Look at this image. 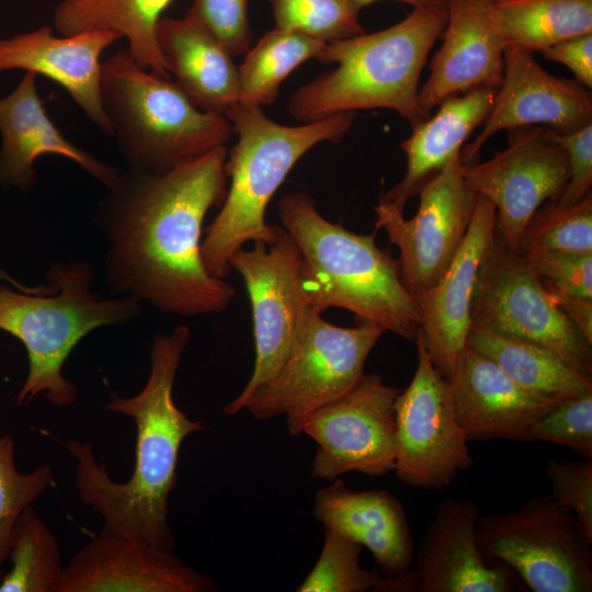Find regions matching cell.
<instances>
[{
    "instance_id": "obj_1",
    "label": "cell",
    "mask_w": 592,
    "mask_h": 592,
    "mask_svg": "<svg viewBox=\"0 0 592 592\" xmlns=\"http://www.w3.org/2000/svg\"><path fill=\"white\" fill-rule=\"evenodd\" d=\"M227 153L220 146L159 174L121 169L93 218L106 244L111 295L181 317L228 308L235 289L210 275L201 255L205 216L226 197Z\"/></svg>"
},
{
    "instance_id": "obj_2",
    "label": "cell",
    "mask_w": 592,
    "mask_h": 592,
    "mask_svg": "<svg viewBox=\"0 0 592 592\" xmlns=\"http://www.w3.org/2000/svg\"><path fill=\"white\" fill-rule=\"evenodd\" d=\"M190 340L186 326H178L169 334L156 333L149 353L150 373L143 389L128 398L110 391L104 408L130 417L137 429L136 462L127 481L110 478L90 443H65L76 459L75 487L80 500L101 514L102 532L140 537L167 551L174 549L168 502L177 482L180 448L190 434L205 429L173 399L175 376Z\"/></svg>"
},
{
    "instance_id": "obj_3",
    "label": "cell",
    "mask_w": 592,
    "mask_h": 592,
    "mask_svg": "<svg viewBox=\"0 0 592 592\" xmlns=\"http://www.w3.org/2000/svg\"><path fill=\"white\" fill-rule=\"evenodd\" d=\"M446 21V5L415 8L387 29L327 44L317 59L335 67L297 89L288 112L304 123L373 109L392 110L410 125L426 118L420 76Z\"/></svg>"
},
{
    "instance_id": "obj_4",
    "label": "cell",
    "mask_w": 592,
    "mask_h": 592,
    "mask_svg": "<svg viewBox=\"0 0 592 592\" xmlns=\"http://www.w3.org/2000/svg\"><path fill=\"white\" fill-rule=\"evenodd\" d=\"M278 214L300 251L309 306L320 312L342 308L358 321L376 323L415 341L420 330L418 303L405 286L389 249L377 246L375 232L355 234L330 223L305 192L284 195Z\"/></svg>"
},
{
    "instance_id": "obj_5",
    "label": "cell",
    "mask_w": 592,
    "mask_h": 592,
    "mask_svg": "<svg viewBox=\"0 0 592 592\" xmlns=\"http://www.w3.org/2000/svg\"><path fill=\"white\" fill-rule=\"evenodd\" d=\"M238 135L226 160L229 187L220 210L205 228L201 255L207 272L229 275V259L244 243L271 242L276 225L265 210L297 161L316 145L339 143L350 130L355 112L329 115L299 126L278 124L260 106L234 104L224 114Z\"/></svg>"
},
{
    "instance_id": "obj_6",
    "label": "cell",
    "mask_w": 592,
    "mask_h": 592,
    "mask_svg": "<svg viewBox=\"0 0 592 592\" xmlns=\"http://www.w3.org/2000/svg\"><path fill=\"white\" fill-rule=\"evenodd\" d=\"M45 283L38 293L0 286V330L23 343L29 361L16 406L41 394L54 406L75 403L77 387L61 372L71 351L93 330L125 325L144 310L134 298L101 294L95 270L84 260L52 262Z\"/></svg>"
},
{
    "instance_id": "obj_7",
    "label": "cell",
    "mask_w": 592,
    "mask_h": 592,
    "mask_svg": "<svg viewBox=\"0 0 592 592\" xmlns=\"http://www.w3.org/2000/svg\"><path fill=\"white\" fill-rule=\"evenodd\" d=\"M101 99L126 169L159 174L225 146L234 132L219 113L197 107L168 78L141 68L127 48L102 61Z\"/></svg>"
},
{
    "instance_id": "obj_8",
    "label": "cell",
    "mask_w": 592,
    "mask_h": 592,
    "mask_svg": "<svg viewBox=\"0 0 592 592\" xmlns=\"http://www.w3.org/2000/svg\"><path fill=\"white\" fill-rule=\"evenodd\" d=\"M384 332L383 327L368 321H358L353 328L334 326L310 306L283 365L249 396L243 409L260 421L283 415L288 433L299 435L317 409L360 380Z\"/></svg>"
},
{
    "instance_id": "obj_9",
    "label": "cell",
    "mask_w": 592,
    "mask_h": 592,
    "mask_svg": "<svg viewBox=\"0 0 592 592\" xmlns=\"http://www.w3.org/2000/svg\"><path fill=\"white\" fill-rule=\"evenodd\" d=\"M482 554L505 563L534 592H591L592 540L550 493L479 516Z\"/></svg>"
},
{
    "instance_id": "obj_10",
    "label": "cell",
    "mask_w": 592,
    "mask_h": 592,
    "mask_svg": "<svg viewBox=\"0 0 592 592\" xmlns=\"http://www.w3.org/2000/svg\"><path fill=\"white\" fill-rule=\"evenodd\" d=\"M470 327L537 344L592 378V343L555 305L539 276L497 229L477 274Z\"/></svg>"
},
{
    "instance_id": "obj_11",
    "label": "cell",
    "mask_w": 592,
    "mask_h": 592,
    "mask_svg": "<svg viewBox=\"0 0 592 592\" xmlns=\"http://www.w3.org/2000/svg\"><path fill=\"white\" fill-rule=\"evenodd\" d=\"M244 282L253 320L254 367L242 391L224 412L237 414L249 396L281 368L306 321L303 258L293 237L281 226L271 242L255 241L229 259Z\"/></svg>"
},
{
    "instance_id": "obj_12",
    "label": "cell",
    "mask_w": 592,
    "mask_h": 592,
    "mask_svg": "<svg viewBox=\"0 0 592 592\" xmlns=\"http://www.w3.org/2000/svg\"><path fill=\"white\" fill-rule=\"evenodd\" d=\"M418 365L395 401V474L405 485L444 488L473 467L468 441L456 419L449 382L435 368L421 330Z\"/></svg>"
},
{
    "instance_id": "obj_13",
    "label": "cell",
    "mask_w": 592,
    "mask_h": 592,
    "mask_svg": "<svg viewBox=\"0 0 592 592\" xmlns=\"http://www.w3.org/2000/svg\"><path fill=\"white\" fill-rule=\"evenodd\" d=\"M418 195V210L411 219L383 198L374 207L376 229H384L398 248L400 275L415 300L444 273L473 218L477 194L464 179L460 152L428 179Z\"/></svg>"
},
{
    "instance_id": "obj_14",
    "label": "cell",
    "mask_w": 592,
    "mask_h": 592,
    "mask_svg": "<svg viewBox=\"0 0 592 592\" xmlns=\"http://www.w3.org/2000/svg\"><path fill=\"white\" fill-rule=\"evenodd\" d=\"M399 392L379 375L364 373L349 391L317 409L301 430L318 444L311 476L332 481L351 471L373 477L394 471Z\"/></svg>"
},
{
    "instance_id": "obj_15",
    "label": "cell",
    "mask_w": 592,
    "mask_h": 592,
    "mask_svg": "<svg viewBox=\"0 0 592 592\" xmlns=\"http://www.w3.org/2000/svg\"><path fill=\"white\" fill-rule=\"evenodd\" d=\"M509 132V146L483 162L463 163L469 189L490 201L497 212V231L517 250L522 232L544 203L557 200L569 180L565 150L546 126Z\"/></svg>"
},
{
    "instance_id": "obj_16",
    "label": "cell",
    "mask_w": 592,
    "mask_h": 592,
    "mask_svg": "<svg viewBox=\"0 0 592 592\" xmlns=\"http://www.w3.org/2000/svg\"><path fill=\"white\" fill-rule=\"evenodd\" d=\"M590 123L592 95L587 88L544 70L533 50L506 45L492 107L479 135L460 151V160L473 162L487 140L501 130L542 125L566 133Z\"/></svg>"
},
{
    "instance_id": "obj_17",
    "label": "cell",
    "mask_w": 592,
    "mask_h": 592,
    "mask_svg": "<svg viewBox=\"0 0 592 592\" xmlns=\"http://www.w3.org/2000/svg\"><path fill=\"white\" fill-rule=\"evenodd\" d=\"M213 579L140 537L101 532L80 548L58 592H210Z\"/></svg>"
},
{
    "instance_id": "obj_18",
    "label": "cell",
    "mask_w": 592,
    "mask_h": 592,
    "mask_svg": "<svg viewBox=\"0 0 592 592\" xmlns=\"http://www.w3.org/2000/svg\"><path fill=\"white\" fill-rule=\"evenodd\" d=\"M478 505L445 499L415 549L410 569L414 592H509L515 577L503 562L490 563L477 534Z\"/></svg>"
},
{
    "instance_id": "obj_19",
    "label": "cell",
    "mask_w": 592,
    "mask_h": 592,
    "mask_svg": "<svg viewBox=\"0 0 592 592\" xmlns=\"http://www.w3.org/2000/svg\"><path fill=\"white\" fill-rule=\"evenodd\" d=\"M456 419L467 441H532L536 422L559 401L515 383L466 344L448 379Z\"/></svg>"
},
{
    "instance_id": "obj_20",
    "label": "cell",
    "mask_w": 592,
    "mask_h": 592,
    "mask_svg": "<svg viewBox=\"0 0 592 592\" xmlns=\"http://www.w3.org/2000/svg\"><path fill=\"white\" fill-rule=\"evenodd\" d=\"M497 212L477 195L467 234L437 282L417 299L420 330L435 368L448 380L466 345L478 271L492 244Z\"/></svg>"
},
{
    "instance_id": "obj_21",
    "label": "cell",
    "mask_w": 592,
    "mask_h": 592,
    "mask_svg": "<svg viewBox=\"0 0 592 592\" xmlns=\"http://www.w3.org/2000/svg\"><path fill=\"white\" fill-rule=\"evenodd\" d=\"M446 11L442 45L419 90L425 117L447 98L475 89L498 90L503 77L506 43L491 19L489 3L446 0Z\"/></svg>"
},
{
    "instance_id": "obj_22",
    "label": "cell",
    "mask_w": 592,
    "mask_h": 592,
    "mask_svg": "<svg viewBox=\"0 0 592 592\" xmlns=\"http://www.w3.org/2000/svg\"><path fill=\"white\" fill-rule=\"evenodd\" d=\"M122 39L114 32H83L55 36L53 29L35 30L0 38V72L24 70L62 87L101 132L111 136L101 99L102 54Z\"/></svg>"
},
{
    "instance_id": "obj_23",
    "label": "cell",
    "mask_w": 592,
    "mask_h": 592,
    "mask_svg": "<svg viewBox=\"0 0 592 592\" xmlns=\"http://www.w3.org/2000/svg\"><path fill=\"white\" fill-rule=\"evenodd\" d=\"M36 78L35 73L25 72L13 90L0 98V183L31 191L37 179L36 160L55 155L76 162L105 189L111 186L121 169L66 138L44 107Z\"/></svg>"
},
{
    "instance_id": "obj_24",
    "label": "cell",
    "mask_w": 592,
    "mask_h": 592,
    "mask_svg": "<svg viewBox=\"0 0 592 592\" xmlns=\"http://www.w3.org/2000/svg\"><path fill=\"white\" fill-rule=\"evenodd\" d=\"M314 514L333 530L366 547L386 578L412 568L415 546L401 503L383 489L354 491L340 479L320 489Z\"/></svg>"
},
{
    "instance_id": "obj_25",
    "label": "cell",
    "mask_w": 592,
    "mask_h": 592,
    "mask_svg": "<svg viewBox=\"0 0 592 592\" xmlns=\"http://www.w3.org/2000/svg\"><path fill=\"white\" fill-rule=\"evenodd\" d=\"M156 36L168 73L197 107L225 114L238 103V67L205 29L186 16H166L159 20Z\"/></svg>"
},
{
    "instance_id": "obj_26",
    "label": "cell",
    "mask_w": 592,
    "mask_h": 592,
    "mask_svg": "<svg viewBox=\"0 0 592 592\" xmlns=\"http://www.w3.org/2000/svg\"><path fill=\"white\" fill-rule=\"evenodd\" d=\"M496 92L493 89H475L447 98L433 115L411 125V135L400 144L407 157L406 173L380 198L403 210L408 200L460 152L471 133L485 123Z\"/></svg>"
},
{
    "instance_id": "obj_27",
    "label": "cell",
    "mask_w": 592,
    "mask_h": 592,
    "mask_svg": "<svg viewBox=\"0 0 592 592\" xmlns=\"http://www.w3.org/2000/svg\"><path fill=\"white\" fill-rule=\"evenodd\" d=\"M173 0H59L54 26L61 35L107 31L126 38L127 50L144 69L168 78L156 30Z\"/></svg>"
},
{
    "instance_id": "obj_28",
    "label": "cell",
    "mask_w": 592,
    "mask_h": 592,
    "mask_svg": "<svg viewBox=\"0 0 592 592\" xmlns=\"http://www.w3.org/2000/svg\"><path fill=\"white\" fill-rule=\"evenodd\" d=\"M466 344L492 360L523 388L563 400L592 391V378L532 342L470 327Z\"/></svg>"
},
{
    "instance_id": "obj_29",
    "label": "cell",
    "mask_w": 592,
    "mask_h": 592,
    "mask_svg": "<svg viewBox=\"0 0 592 592\" xmlns=\"http://www.w3.org/2000/svg\"><path fill=\"white\" fill-rule=\"evenodd\" d=\"M489 11L506 45L534 53L592 33V0H504Z\"/></svg>"
},
{
    "instance_id": "obj_30",
    "label": "cell",
    "mask_w": 592,
    "mask_h": 592,
    "mask_svg": "<svg viewBox=\"0 0 592 592\" xmlns=\"http://www.w3.org/2000/svg\"><path fill=\"white\" fill-rule=\"evenodd\" d=\"M327 44L307 35L275 27L246 53L238 67V103L272 104L282 82L303 62L317 58Z\"/></svg>"
},
{
    "instance_id": "obj_31",
    "label": "cell",
    "mask_w": 592,
    "mask_h": 592,
    "mask_svg": "<svg viewBox=\"0 0 592 592\" xmlns=\"http://www.w3.org/2000/svg\"><path fill=\"white\" fill-rule=\"evenodd\" d=\"M8 558L11 568L0 592H58L64 573L58 540L32 505L14 525Z\"/></svg>"
},
{
    "instance_id": "obj_32",
    "label": "cell",
    "mask_w": 592,
    "mask_h": 592,
    "mask_svg": "<svg viewBox=\"0 0 592 592\" xmlns=\"http://www.w3.org/2000/svg\"><path fill=\"white\" fill-rule=\"evenodd\" d=\"M517 251L592 254V193L574 204L544 203L525 226Z\"/></svg>"
},
{
    "instance_id": "obj_33",
    "label": "cell",
    "mask_w": 592,
    "mask_h": 592,
    "mask_svg": "<svg viewBox=\"0 0 592 592\" xmlns=\"http://www.w3.org/2000/svg\"><path fill=\"white\" fill-rule=\"evenodd\" d=\"M275 27L331 44L364 33L356 0H269Z\"/></svg>"
},
{
    "instance_id": "obj_34",
    "label": "cell",
    "mask_w": 592,
    "mask_h": 592,
    "mask_svg": "<svg viewBox=\"0 0 592 592\" xmlns=\"http://www.w3.org/2000/svg\"><path fill=\"white\" fill-rule=\"evenodd\" d=\"M363 546L353 539L325 528L321 554L297 592L378 591L384 576L361 566Z\"/></svg>"
},
{
    "instance_id": "obj_35",
    "label": "cell",
    "mask_w": 592,
    "mask_h": 592,
    "mask_svg": "<svg viewBox=\"0 0 592 592\" xmlns=\"http://www.w3.org/2000/svg\"><path fill=\"white\" fill-rule=\"evenodd\" d=\"M15 442L10 435L0 439V581L4 574L14 525L25 508L32 505L54 486L47 465L21 473L15 465Z\"/></svg>"
},
{
    "instance_id": "obj_36",
    "label": "cell",
    "mask_w": 592,
    "mask_h": 592,
    "mask_svg": "<svg viewBox=\"0 0 592 592\" xmlns=\"http://www.w3.org/2000/svg\"><path fill=\"white\" fill-rule=\"evenodd\" d=\"M532 441L562 445L592 459V391L559 401L536 422Z\"/></svg>"
},
{
    "instance_id": "obj_37",
    "label": "cell",
    "mask_w": 592,
    "mask_h": 592,
    "mask_svg": "<svg viewBox=\"0 0 592 592\" xmlns=\"http://www.w3.org/2000/svg\"><path fill=\"white\" fill-rule=\"evenodd\" d=\"M185 16L212 34L232 57L252 46L249 0H191Z\"/></svg>"
},
{
    "instance_id": "obj_38",
    "label": "cell",
    "mask_w": 592,
    "mask_h": 592,
    "mask_svg": "<svg viewBox=\"0 0 592 592\" xmlns=\"http://www.w3.org/2000/svg\"><path fill=\"white\" fill-rule=\"evenodd\" d=\"M545 474L551 497L574 514L582 532L592 540V459H550Z\"/></svg>"
},
{
    "instance_id": "obj_39",
    "label": "cell",
    "mask_w": 592,
    "mask_h": 592,
    "mask_svg": "<svg viewBox=\"0 0 592 592\" xmlns=\"http://www.w3.org/2000/svg\"><path fill=\"white\" fill-rule=\"evenodd\" d=\"M523 258L547 289L592 299V254L540 252Z\"/></svg>"
},
{
    "instance_id": "obj_40",
    "label": "cell",
    "mask_w": 592,
    "mask_h": 592,
    "mask_svg": "<svg viewBox=\"0 0 592 592\" xmlns=\"http://www.w3.org/2000/svg\"><path fill=\"white\" fill-rule=\"evenodd\" d=\"M549 137L566 152L569 180L561 195V204H574L591 194L592 186V123L566 133L547 127Z\"/></svg>"
},
{
    "instance_id": "obj_41",
    "label": "cell",
    "mask_w": 592,
    "mask_h": 592,
    "mask_svg": "<svg viewBox=\"0 0 592 592\" xmlns=\"http://www.w3.org/2000/svg\"><path fill=\"white\" fill-rule=\"evenodd\" d=\"M546 59L566 66L574 80L592 88V33L571 37L539 52Z\"/></svg>"
},
{
    "instance_id": "obj_42",
    "label": "cell",
    "mask_w": 592,
    "mask_h": 592,
    "mask_svg": "<svg viewBox=\"0 0 592 592\" xmlns=\"http://www.w3.org/2000/svg\"><path fill=\"white\" fill-rule=\"evenodd\" d=\"M547 291L555 305L578 328L583 337L592 343V299L579 298L550 289Z\"/></svg>"
},
{
    "instance_id": "obj_43",
    "label": "cell",
    "mask_w": 592,
    "mask_h": 592,
    "mask_svg": "<svg viewBox=\"0 0 592 592\" xmlns=\"http://www.w3.org/2000/svg\"><path fill=\"white\" fill-rule=\"evenodd\" d=\"M360 7L363 9L364 7H367L376 1L380 0H356ZM398 2H402L406 4H409L415 8H439V7H445L446 0H394Z\"/></svg>"
},
{
    "instance_id": "obj_44",
    "label": "cell",
    "mask_w": 592,
    "mask_h": 592,
    "mask_svg": "<svg viewBox=\"0 0 592 592\" xmlns=\"http://www.w3.org/2000/svg\"><path fill=\"white\" fill-rule=\"evenodd\" d=\"M0 280L5 281L7 283L11 284L16 289H19L21 292H25V293H38V292L45 291V288H46L45 284H42V285H38V286H33V287L25 286V285L21 284L19 281H16L15 278H13L12 276H10L2 269H0Z\"/></svg>"
},
{
    "instance_id": "obj_45",
    "label": "cell",
    "mask_w": 592,
    "mask_h": 592,
    "mask_svg": "<svg viewBox=\"0 0 592 592\" xmlns=\"http://www.w3.org/2000/svg\"><path fill=\"white\" fill-rule=\"evenodd\" d=\"M482 1L488 2V3H496V2H500L504 0H482Z\"/></svg>"
}]
</instances>
